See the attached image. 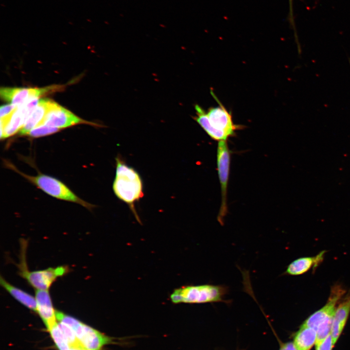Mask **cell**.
Here are the masks:
<instances>
[{"label": "cell", "instance_id": "7", "mask_svg": "<svg viewBox=\"0 0 350 350\" xmlns=\"http://www.w3.org/2000/svg\"><path fill=\"white\" fill-rule=\"evenodd\" d=\"M345 289L340 284H335L331 288L326 304L319 310L311 315L301 326L316 330L328 318L333 317L337 303L346 294Z\"/></svg>", "mask_w": 350, "mask_h": 350}, {"label": "cell", "instance_id": "1", "mask_svg": "<svg viewBox=\"0 0 350 350\" xmlns=\"http://www.w3.org/2000/svg\"><path fill=\"white\" fill-rule=\"evenodd\" d=\"M116 161L113 192L118 198L129 206L137 220L140 221L134 208V203L144 195L142 179L137 171L121 158L117 157Z\"/></svg>", "mask_w": 350, "mask_h": 350}, {"label": "cell", "instance_id": "10", "mask_svg": "<svg viewBox=\"0 0 350 350\" xmlns=\"http://www.w3.org/2000/svg\"><path fill=\"white\" fill-rule=\"evenodd\" d=\"M35 298L36 312L49 331L58 322L49 291L36 290Z\"/></svg>", "mask_w": 350, "mask_h": 350}, {"label": "cell", "instance_id": "23", "mask_svg": "<svg viewBox=\"0 0 350 350\" xmlns=\"http://www.w3.org/2000/svg\"><path fill=\"white\" fill-rule=\"evenodd\" d=\"M333 345L330 333L319 345L316 347V350H332Z\"/></svg>", "mask_w": 350, "mask_h": 350}, {"label": "cell", "instance_id": "8", "mask_svg": "<svg viewBox=\"0 0 350 350\" xmlns=\"http://www.w3.org/2000/svg\"><path fill=\"white\" fill-rule=\"evenodd\" d=\"M230 161V153L227 140L218 141L217 151V170L221 189L222 202L219 219L225 215L227 211V194Z\"/></svg>", "mask_w": 350, "mask_h": 350}, {"label": "cell", "instance_id": "6", "mask_svg": "<svg viewBox=\"0 0 350 350\" xmlns=\"http://www.w3.org/2000/svg\"><path fill=\"white\" fill-rule=\"evenodd\" d=\"M210 93L219 105L217 106L209 108L207 112L211 125L214 129L224 134L228 138L234 136L236 131L244 126L234 124L231 113L227 110L211 89Z\"/></svg>", "mask_w": 350, "mask_h": 350}, {"label": "cell", "instance_id": "3", "mask_svg": "<svg viewBox=\"0 0 350 350\" xmlns=\"http://www.w3.org/2000/svg\"><path fill=\"white\" fill-rule=\"evenodd\" d=\"M20 262L18 264L19 275L36 290H48L52 284L59 277L63 276L70 271L67 265L49 267L43 270L30 271L26 260V241H22Z\"/></svg>", "mask_w": 350, "mask_h": 350}, {"label": "cell", "instance_id": "20", "mask_svg": "<svg viewBox=\"0 0 350 350\" xmlns=\"http://www.w3.org/2000/svg\"><path fill=\"white\" fill-rule=\"evenodd\" d=\"M58 325L70 347H82L71 329L66 324L58 321Z\"/></svg>", "mask_w": 350, "mask_h": 350}, {"label": "cell", "instance_id": "26", "mask_svg": "<svg viewBox=\"0 0 350 350\" xmlns=\"http://www.w3.org/2000/svg\"><path fill=\"white\" fill-rule=\"evenodd\" d=\"M71 350H86L82 347H71Z\"/></svg>", "mask_w": 350, "mask_h": 350}, {"label": "cell", "instance_id": "4", "mask_svg": "<svg viewBox=\"0 0 350 350\" xmlns=\"http://www.w3.org/2000/svg\"><path fill=\"white\" fill-rule=\"evenodd\" d=\"M7 164L11 169L18 173L29 182L53 197L76 203L90 210L94 207L77 196L65 184L53 177L44 174L31 176L21 172L11 164Z\"/></svg>", "mask_w": 350, "mask_h": 350}, {"label": "cell", "instance_id": "22", "mask_svg": "<svg viewBox=\"0 0 350 350\" xmlns=\"http://www.w3.org/2000/svg\"><path fill=\"white\" fill-rule=\"evenodd\" d=\"M18 106L11 104L1 106L0 109V119L5 118L10 116Z\"/></svg>", "mask_w": 350, "mask_h": 350}, {"label": "cell", "instance_id": "5", "mask_svg": "<svg viewBox=\"0 0 350 350\" xmlns=\"http://www.w3.org/2000/svg\"><path fill=\"white\" fill-rule=\"evenodd\" d=\"M56 316L57 321L66 324L71 329L82 347L86 350H102L105 345L112 342L109 336L71 316L56 311Z\"/></svg>", "mask_w": 350, "mask_h": 350}, {"label": "cell", "instance_id": "11", "mask_svg": "<svg viewBox=\"0 0 350 350\" xmlns=\"http://www.w3.org/2000/svg\"><path fill=\"white\" fill-rule=\"evenodd\" d=\"M350 313V289L339 301L335 310L331 334L334 345L339 337Z\"/></svg>", "mask_w": 350, "mask_h": 350}, {"label": "cell", "instance_id": "19", "mask_svg": "<svg viewBox=\"0 0 350 350\" xmlns=\"http://www.w3.org/2000/svg\"><path fill=\"white\" fill-rule=\"evenodd\" d=\"M59 350H71V347L57 323L49 330Z\"/></svg>", "mask_w": 350, "mask_h": 350}, {"label": "cell", "instance_id": "15", "mask_svg": "<svg viewBox=\"0 0 350 350\" xmlns=\"http://www.w3.org/2000/svg\"><path fill=\"white\" fill-rule=\"evenodd\" d=\"M26 119L19 106L16 110L7 118L0 119V138L11 136L22 128Z\"/></svg>", "mask_w": 350, "mask_h": 350}, {"label": "cell", "instance_id": "21", "mask_svg": "<svg viewBox=\"0 0 350 350\" xmlns=\"http://www.w3.org/2000/svg\"><path fill=\"white\" fill-rule=\"evenodd\" d=\"M59 129L55 127L43 124L35 127L27 135L33 138H38L54 133L58 131Z\"/></svg>", "mask_w": 350, "mask_h": 350}, {"label": "cell", "instance_id": "24", "mask_svg": "<svg viewBox=\"0 0 350 350\" xmlns=\"http://www.w3.org/2000/svg\"><path fill=\"white\" fill-rule=\"evenodd\" d=\"M280 350H298L294 342H287L281 346Z\"/></svg>", "mask_w": 350, "mask_h": 350}, {"label": "cell", "instance_id": "16", "mask_svg": "<svg viewBox=\"0 0 350 350\" xmlns=\"http://www.w3.org/2000/svg\"><path fill=\"white\" fill-rule=\"evenodd\" d=\"M1 286L19 303L36 312L35 298L23 290L11 284L2 276L0 277Z\"/></svg>", "mask_w": 350, "mask_h": 350}, {"label": "cell", "instance_id": "13", "mask_svg": "<svg viewBox=\"0 0 350 350\" xmlns=\"http://www.w3.org/2000/svg\"><path fill=\"white\" fill-rule=\"evenodd\" d=\"M326 252L323 250L315 256L301 257L294 260L288 265L284 274L298 276L305 273L311 268L315 269L323 262Z\"/></svg>", "mask_w": 350, "mask_h": 350}, {"label": "cell", "instance_id": "17", "mask_svg": "<svg viewBox=\"0 0 350 350\" xmlns=\"http://www.w3.org/2000/svg\"><path fill=\"white\" fill-rule=\"evenodd\" d=\"M194 107L196 115L193 117V119L207 134L215 140L218 141L227 140L228 138L224 134L213 128L204 109L198 105H195Z\"/></svg>", "mask_w": 350, "mask_h": 350}, {"label": "cell", "instance_id": "2", "mask_svg": "<svg viewBox=\"0 0 350 350\" xmlns=\"http://www.w3.org/2000/svg\"><path fill=\"white\" fill-rule=\"evenodd\" d=\"M228 292V287L224 285H189L175 289L170 298L174 303L226 302L225 297Z\"/></svg>", "mask_w": 350, "mask_h": 350}, {"label": "cell", "instance_id": "9", "mask_svg": "<svg viewBox=\"0 0 350 350\" xmlns=\"http://www.w3.org/2000/svg\"><path fill=\"white\" fill-rule=\"evenodd\" d=\"M86 122L85 120L54 102L40 125L45 124L61 129Z\"/></svg>", "mask_w": 350, "mask_h": 350}, {"label": "cell", "instance_id": "12", "mask_svg": "<svg viewBox=\"0 0 350 350\" xmlns=\"http://www.w3.org/2000/svg\"><path fill=\"white\" fill-rule=\"evenodd\" d=\"M1 98L11 104L19 106L31 98L40 96L39 88L3 87L0 89Z\"/></svg>", "mask_w": 350, "mask_h": 350}, {"label": "cell", "instance_id": "25", "mask_svg": "<svg viewBox=\"0 0 350 350\" xmlns=\"http://www.w3.org/2000/svg\"><path fill=\"white\" fill-rule=\"evenodd\" d=\"M293 0H289V20L292 26L294 25V18H293Z\"/></svg>", "mask_w": 350, "mask_h": 350}, {"label": "cell", "instance_id": "18", "mask_svg": "<svg viewBox=\"0 0 350 350\" xmlns=\"http://www.w3.org/2000/svg\"><path fill=\"white\" fill-rule=\"evenodd\" d=\"M316 339L315 330L301 326L295 335L294 343L298 350H309L315 343Z\"/></svg>", "mask_w": 350, "mask_h": 350}, {"label": "cell", "instance_id": "14", "mask_svg": "<svg viewBox=\"0 0 350 350\" xmlns=\"http://www.w3.org/2000/svg\"><path fill=\"white\" fill-rule=\"evenodd\" d=\"M55 102L48 99L40 100L35 109L19 130L21 135H27L35 127L41 124L43 119Z\"/></svg>", "mask_w": 350, "mask_h": 350}]
</instances>
